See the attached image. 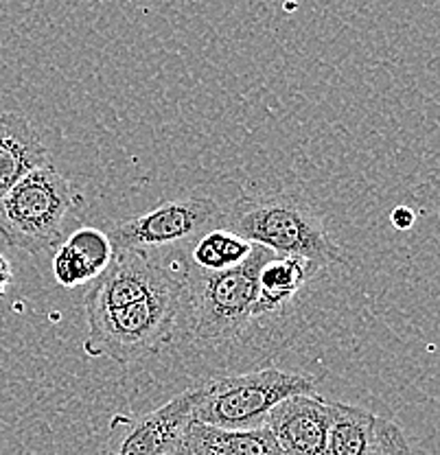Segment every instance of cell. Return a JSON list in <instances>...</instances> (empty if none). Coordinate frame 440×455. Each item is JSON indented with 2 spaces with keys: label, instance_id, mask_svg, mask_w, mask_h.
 <instances>
[{
  "label": "cell",
  "instance_id": "6da1fadb",
  "mask_svg": "<svg viewBox=\"0 0 440 455\" xmlns=\"http://www.w3.org/2000/svg\"><path fill=\"white\" fill-rule=\"evenodd\" d=\"M272 256L269 250L254 245L248 260L217 274L200 272L188 263L180 322L191 339L220 346L259 324V272Z\"/></svg>",
  "mask_w": 440,
  "mask_h": 455
},
{
  "label": "cell",
  "instance_id": "7a4b0ae2",
  "mask_svg": "<svg viewBox=\"0 0 440 455\" xmlns=\"http://www.w3.org/2000/svg\"><path fill=\"white\" fill-rule=\"evenodd\" d=\"M224 228L272 254L305 259L318 269L347 260L318 212L296 196L236 199L224 212Z\"/></svg>",
  "mask_w": 440,
  "mask_h": 455
},
{
  "label": "cell",
  "instance_id": "3957f363",
  "mask_svg": "<svg viewBox=\"0 0 440 455\" xmlns=\"http://www.w3.org/2000/svg\"><path fill=\"white\" fill-rule=\"evenodd\" d=\"M82 204L84 197L60 171H33L0 199V236L31 256L55 252L66 241V220Z\"/></svg>",
  "mask_w": 440,
  "mask_h": 455
},
{
  "label": "cell",
  "instance_id": "277c9868",
  "mask_svg": "<svg viewBox=\"0 0 440 455\" xmlns=\"http://www.w3.org/2000/svg\"><path fill=\"white\" fill-rule=\"evenodd\" d=\"M184 278L158 289L139 302L88 317L84 348L92 357L115 359L121 366L140 362L172 344L182 311Z\"/></svg>",
  "mask_w": 440,
  "mask_h": 455
},
{
  "label": "cell",
  "instance_id": "5b68a950",
  "mask_svg": "<svg viewBox=\"0 0 440 455\" xmlns=\"http://www.w3.org/2000/svg\"><path fill=\"white\" fill-rule=\"evenodd\" d=\"M316 383L311 374L278 368L212 379L200 386L193 419L220 429H257L285 398L316 395Z\"/></svg>",
  "mask_w": 440,
  "mask_h": 455
},
{
  "label": "cell",
  "instance_id": "8992f818",
  "mask_svg": "<svg viewBox=\"0 0 440 455\" xmlns=\"http://www.w3.org/2000/svg\"><path fill=\"white\" fill-rule=\"evenodd\" d=\"M224 226V211L211 197L184 196L160 204L139 217L118 224L110 232V241L118 250H151L167 245L196 243L208 230Z\"/></svg>",
  "mask_w": 440,
  "mask_h": 455
},
{
  "label": "cell",
  "instance_id": "52a82bcc",
  "mask_svg": "<svg viewBox=\"0 0 440 455\" xmlns=\"http://www.w3.org/2000/svg\"><path fill=\"white\" fill-rule=\"evenodd\" d=\"M197 401L200 387H191L147 414L115 416L103 455H167L182 447Z\"/></svg>",
  "mask_w": 440,
  "mask_h": 455
},
{
  "label": "cell",
  "instance_id": "ba28073f",
  "mask_svg": "<svg viewBox=\"0 0 440 455\" xmlns=\"http://www.w3.org/2000/svg\"><path fill=\"white\" fill-rule=\"evenodd\" d=\"M173 281H178L173 269L156 260L151 252L118 250L106 272L90 283L84 298L86 315L121 309L132 302L143 300Z\"/></svg>",
  "mask_w": 440,
  "mask_h": 455
},
{
  "label": "cell",
  "instance_id": "9c48e42d",
  "mask_svg": "<svg viewBox=\"0 0 440 455\" xmlns=\"http://www.w3.org/2000/svg\"><path fill=\"white\" fill-rule=\"evenodd\" d=\"M329 420V401L318 395H300L278 403L265 427L272 431L283 455H324Z\"/></svg>",
  "mask_w": 440,
  "mask_h": 455
},
{
  "label": "cell",
  "instance_id": "30bf717a",
  "mask_svg": "<svg viewBox=\"0 0 440 455\" xmlns=\"http://www.w3.org/2000/svg\"><path fill=\"white\" fill-rule=\"evenodd\" d=\"M53 167L36 127L20 114H0V193H7L33 171Z\"/></svg>",
  "mask_w": 440,
  "mask_h": 455
},
{
  "label": "cell",
  "instance_id": "8fae6325",
  "mask_svg": "<svg viewBox=\"0 0 440 455\" xmlns=\"http://www.w3.org/2000/svg\"><path fill=\"white\" fill-rule=\"evenodd\" d=\"M115 256L110 236L99 228H79L55 250L51 269L58 284L66 289L97 281Z\"/></svg>",
  "mask_w": 440,
  "mask_h": 455
},
{
  "label": "cell",
  "instance_id": "7c38bea8",
  "mask_svg": "<svg viewBox=\"0 0 440 455\" xmlns=\"http://www.w3.org/2000/svg\"><path fill=\"white\" fill-rule=\"evenodd\" d=\"M182 443L193 455H283L265 425L257 429H220L191 419Z\"/></svg>",
  "mask_w": 440,
  "mask_h": 455
},
{
  "label": "cell",
  "instance_id": "4fadbf2b",
  "mask_svg": "<svg viewBox=\"0 0 440 455\" xmlns=\"http://www.w3.org/2000/svg\"><path fill=\"white\" fill-rule=\"evenodd\" d=\"M316 272L318 267L309 260L274 254L259 272L257 320L281 315Z\"/></svg>",
  "mask_w": 440,
  "mask_h": 455
},
{
  "label": "cell",
  "instance_id": "5bb4252c",
  "mask_svg": "<svg viewBox=\"0 0 440 455\" xmlns=\"http://www.w3.org/2000/svg\"><path fill=\"white\" fill-rule=\"evenodd\" d=\"M331 420L324 455H372L377 447V419L372 411L348 403H329Z\"/></svg>",
  "mask_w": 440,
  "mask_h": 455
},
{
  "label": "cell",
  "instance_id": "9a60e30c",
  "mask_svg": "<svg viewBox=\"0 0 440 455\" xmlns=\"http://www.w3.org/2000/svg\"><path fill=\"white\" fill-rule=\"evenodd\" d=\"M254 245L230 232L228 228H215L202 235L191 248V265L200 272H226L248 260Z\"/></svg>",
  "mask_w": 440,
  "mask_h": 455
},
{
  "label": "cell",
  "instance_id": "2e32d148",
  "mask_svg": "<svg viewBox=\"0 0 440 455\" xmlns=\"http://www.w3.org/2000/svg\"><path fill=\"white\" fill-rule=\"evenodd\" d=\"M372 455H410L408 440L399 425L388 419H377V447Z\"/></svg>",
  "mask_w": 440,
  "mask_h": 455
},
{
  "label": "cell",
  "instance_id": "e0dca14e",
  "mask_svg": "<svg viewBox=\"0 0 440 455\" xmlns=\"http://www.w3.org/2000/svg\"><path fill=\"white\" fill-rule=\"evenodd\" d=\"M390 224L401 232L412 230L416 224V212L412 211L410 206H396L395 211L390 212Z\"/></svg>",
  "mask_w": 440,
  "mask_h": 455
},
{
  "label": "cell",
  "instance_id": "ac0fdd59",
  "mask_svg": "<svg viewBox=\"0 0 440 455\" xmlns=\"http://www.w3.org/2000/svg\"><path fill=\"white\" fill-rule=\"evenodd\" d=\"M13 283V267L12 263H9L7 256L0 254V298L7 293V289L12 287Z\"/></svg>",
  "mask_w": 440,
  "mask_h": 455
},
{
  "label": "cell",
  "instance_id": "d6986e66",
  "mask_svg": "<svg viewBox=\"0 0 440 455\" xmlns=\"http://www.w3.org/2000/svg\"><path fill=\"white\" fill-rule=\"evenodd\" d=\"M167 455H193V453H191V451H188V449H187V447H184V444H182V447L173 449V451H169Z\"/></svg>",
  "mask_w": 440,
  "mask_h": 455
},
{
  "label": "cell",
  "instance_id": "ffe728a7",
  "mask_svg": "<svg viewBox=\"0 0 440 455\" xmlns=\"http://www.w3.org/2000/svg\"><path fill=\"white\" fill-rule=\"evenodd\" d=\"M0 199H3V193H0Z\"/></svg>",
  "mask_w": 440,
  "mask_h": 455
}]
</instances>
